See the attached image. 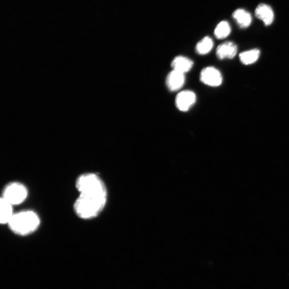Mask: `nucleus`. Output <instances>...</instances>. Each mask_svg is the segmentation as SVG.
I'll use <instances>...</instances> for the list:
<instances>
[{"mask_svg": "<svg viewBox=\"0 0 289 289\" xmlns=\"http://www.w3.org/2000/svg\"><path fill=\"white\" fill-rule=\"evenodd\" d=\"M231 32V28L228 22H220L215 28L214 34L218 39H224L228 36Z\"/></svg>", "mask_w": 289, "mask_h": 289, "instance_id": "nucleus-14", "label": "nucleus"}, {"mask_svg": "<svg viewBox=\"0 0 289 289\" xmlns=\"http://www.w3.org/2000/svg\"><path fill=\"white\" fill-rule=\"evenodd\" d=\"M28 194V189L24 184L21 182H13L5 186L1 197L15 206L20 205L25 201Z\"/></svg>", "mask_w": 289, "mask_h": 289, "instance_id": "nucleus-4", "label": "nucleus"}, {"mask_svg": "<svg viewBox=\"0 0 289 289\" xmlns=\"http://www.w3.org/2000/svg\"><path fill=\"white\" fill-rule=\"evenodd\" d=\"M40 224L37 213L32 210H24L15 213L7 225L15 234L27 236L37 230Z\"/></svg>", "mask_w": 289, "mask_h": 289, "instance_id": "nucleus-1", "label": "nucleus"}, {"mask_svg": "<svg viewBox=\"0 0 289 289\" xmlns=\"http://www.w3.org/2000/svg\"><path fill=\"white\" fill-rule=\"evenodd\" d=\"M200 79L202 83L211 87H219L223 81L222 74L220 71L212 66L205 67L201 70Z\"/></svg>", "mask_w": 289, "mask_h": 289, "instance_id": "nucleus-5", "label": "nucleus"}, {"mask_svg": "<svg viewBox=\"0 0 289 289\" xmlns=\"http://www.w3.org/2000/svg\"><path fill=\"white\" fill-rule=\"evenodd\" d=\"M260 52L257 49L245 51L239 55V59L244 65H250L255 64L260 57Z\"/></svg>", "mask_w": 289, "mask_h": 289, "instance_id": "nucleus-13", "label": "nucleus"}, {"mask_svg": "<svg viewBox=\"0 0 289 289\" xmlns=\"http://www.w3.org/2000/svg\"><path fill=\"white\" fill-rule=\"evenodd\" d=\"M14 205L1 197L0 200V223L2 225H8L15 213Z\"/></svg>", "mask_w": 289, "mask_h": 289, "instance_id": "nucleus-10", "label": "nucleus"}, {"mask_svg": "<svg viewBox=\"0 0 289 289\" xmlns=\"http://www.w3.org/2000/svg\"><path fill=\"white\" fill-rule=\"evenodd\" d=\"M107 201V198L79 194L73 204V210L80 219H94L103 211Z\"/></svg>", "mask_w": 289, "mask_h": 289, "instance_id": "nucleus-2", "label": "nucleus"}, {"mask_svg": "<svg viewBox=\"0 0 289 289\" xmlns=\"http://www.w3.org/2000/svg\"><path fill=\"white\" fill-rule=\"evenodd\" d=\"M232 17L238 26L242 29L249 28L252 22V17L249 11L244 9L239 8L233 11Z\"/></svg>", "mask_w": 289, "mask_h": 289, "instance_id": "nucleus-11", "label": "nucleus"}, {"mask_svg": "<svg viewBox=\"0 0 289 289\" xmlns=\"http://www.w3.org/2000/svg\"><path fill=\"white\" fill-rule=\"evenodd\" d=\"M255 16L262 21L264 25L268 27L273 23L275 14L273 9L270 5L265 3L258 5L255 10Z\"/></svg>", "mask_w": 289, "mask_h": 289, "instance_id": "nucleus-7", "label": "nucleus"}, {"mask_svg": "<svg viewBox=\"0 0 289 289\" xmlns=\"http://www.w3.org/2000/svg\"><path fill=\"white\" fill-rule=\"evenodd\" d=\"M193 66V61L185 57L178 56L172 61L171 67L173 70L185 74L190 71Z\"/></svg>", "mask_w": 289, "mask_h": 289, "instance_id": "nucleus-12", "label": "nucleus"}, {"mask_svg": "<svg viewBox=\"0 0 289 289\" xmlns=\"http://www.w3.org/2000/svg\"><path fill=\"white\" fill-rule=\"evenodd\" d=\"M214 42L209 36H205L196 44L195 51L199 55H206L210 53L213 47Z\"/></svg>", "mask_w": 289, "mask_h": 289, "instance_id": "nucleus-15", "label": "nucleus"}, {"mask_svg": "<svg viewBox=\"0 0 289 289\" xmlns=\"http://www.w3.org/2000/svg\"><path fill=\"white\" fill-rule=\"evenodd\" d=\"M185 81V74L173 70L166 78V85L170 91L176 92L183 88Z\"/></svg>", "mask_w": 289, "mask_h": 289, "instance_id": "nucleus-8", "label": "nucleus"}, {"mask_svg": "<svg viewBox=\"0 0 289 289\" xmlns=\"http://www.w3.org/2000/svg\"><path fill=\"white\" fill-rule=\"evenodd\" d=\"M237 51V46L234 42L226 41L218 47L216 53L220 60L231 59L236 56Z\"/></svg>", "mask_w": 289, "mask_h": 289, "instance_id": "nucleus-9", "label": "nucleus"}, {"mask_svg": "<svg viewBox=\"0 0 289 289\" xmlns=\"http://www.w3.org/2000/svg\"><path fill=\"white\" fill-rule=\"evenodd\" d=\"M196 99V95L193 91L190 90L181 91L176 97V107L181 112H187L194 105Z\"/></svg>", "mask_w": 289, "mask_h": 289, "instance_id": "nucleus-6", "label": "nucleus"}, {"mask_svg": "<svg viewBox=\"0 0 289 289\" xmlns=\"http://www.w3.org/2000/svg\"><path fill=\"white\" fill-rule=\"evenodd\" d=\"M76 188L79 194L107 198V190L101 178L96 173H84L79 176Z\"/></svg>", "mask_w": 289, "mask_h": 289, "instance_id": "nucleus-3", "label": "nucleus"}]
</instances>
